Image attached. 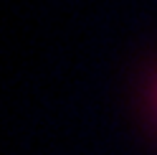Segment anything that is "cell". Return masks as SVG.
I'll return each instance as SVG.
<instances>
[{"label": "cell", "instance_id": "6da1fadb", "mask_svg": "<svg viewBox=\"0 0 157 155\" xmlns=\"http://www.w3.org/2000/svg\"><path fill=\"white\" fill-rule=\"evenodd\" d=\"M147 104H150V112H152V117L157 122V74L152 76V81H150V92H147Z\"/></svg>", "mask_w": 157, "mask_h": 155}]
</instances>
